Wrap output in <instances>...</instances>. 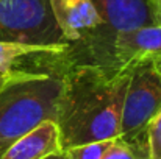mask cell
Returning a JSON list of instances; mask_svg holds the SVG:
<instances>
[{"mask_svg": "<svg viewBox=\"0 0 161 159\" xmlns=\"http://www.w3.org/2000/svg\"><path fill=\"white\" fill-rule=\"evenodd\" d=\"M146 148L149 159H161V111L146 130Z\"/></svg>", "mask_w": 161, "mask_h": 159, "instance_id": "11", "label": "cell"}, {"mask_svg": "<svg viewBox=\"0 0 161 159\" xmlns=\"http://www.w3.org/2000/svg\"><path fill=\"white\" fill-rule=\"evenodd\" d=\"M113 142H114V139L70 147V148L64 150V155L67 159H102L108 151V148L113 145Z\"/></svg>", "mask_w": 161, "mask_h": 159, "instance_id": "10", "label": "cell"}, {"mask_svg": "<svg viewBox=\"0 0 161 159\" xmlns=\"http://www.w3.org/2000/svg\"><path fill=\"white\" fill-rule=\"evenodd\" d=\"M102 159H149L146 140L128 144L117 137L114 139L113 145L108 148V151Z\"/></svg>", "mask_w": 161, "mask_h": 159, "instance_id": "9", "label": "cell"}, {"mask_svg": "<svg viewBox=\"0 0 161 159\" xmlns=\"http://www.w3.org/2000/svg\"><path fill=\"white\" fill-rule=\"evenodd\" d=\"M161 111V70L157 62L133 66L124 95L119 139L128 144L146 140V130Z\"/></svg>", "mask_w": 161, "mask_h": 159, "instance_id": "3", "label": "cell"}, {"mask_svg": "<svg viewBox=\"0 0 161 159\" xmlns=\"http://www.w3.org/2000/svg\"><path fill=\"white\" fill-rule=\"evenodd\" d=\"M0 41L35 45L66 42L47 0H0Z\"/></svg>", "mask_w": 161, "mask_h": 159, "instance_id": "4", "label": "cell"}, {"mask_svg": "<svg viewBox=\"0 0 161 159\" xmlns=\"http://www.w3.org/2000/svg\"><path fill=\"white\" fill-rule=\"evenodd\" d=\"M66 44L67 42L58 45H35L13 41H0V73L9 75L13 70L17 69L22 59H27L31 55L38 53H58L66 47Z\"/></svg>", "mask_w": 161, "mask_h": 159, "instance_id": "8", "label": "cell"}, {"mask_svg": "<svg viewBox=\"0 0 161 159\" xmlns=\"http://www.w3.org/2000/svg\"><path fill=\"white\" fill-rule=\"evenodd\" d=\"M52 17L66 42L78 41L103 25L91 0H47Z\"/></svg>", "mask_w": 161, "mask_h": 159, "instance_id": "6", "label": "cell"}, {"mask_svg": "<svg viewBox=\"0 0 161 159\" xmlns=\"http://www.w3.org/2000/svg\"><path fill=\"white\" fill-rule=\"evenodd\" d=\"M59 151L58 125L55 120H46L19 137L0 159H46Z\"/></svg>", "mask_w": 161, "mask_h": 159, "instance_id": "7", "label": "cell"}, {"mask_svg": "<svg viewBox=\"0 0 161 159\" xmlns=\"http://www.w3.org/2000/svg\"><path fill=\"white\" fill-rule=\"evenodd\" d=\"M5 78H6V75H2V73H0V87H2V84L5 83Z\"/></svg>", "mask_w": 161, "mask_h": 159, "instance_id": "13", "label": "cell"}, {"mask_svg": "<svg viewBox=\"0 0 161 159\" xmlns=\"http://www.w3.org/2000/svg\"><path fill=\"white\" fill-rule=\"evenodd\" d=\"M46 159H67V158H66L64 151H59V153H55V155H52V156H49Z\"/></svg>", "mask_w": 161, "mask_h": 159, "instance_id": "12", "label": "cell"}, {"mask_svg": "<svg viewBox=\"0 0 161 159\" xmlns=\"http://www.w3.org/2000/svg\"><path fill=\"white\" fill-rule=\"evenodd\" d=\"M102 17L103 27L113 31H128L161 24L158 0H91Z\"/></svg>", "mask_w": 161, "mask_h": 159, "instance_id": "5", "label": "cell"}, {"mask_svg": "<svg viewBox=\"0 0 161 159\" xmlns=\"http://www.w3.org/2000/svg\"><path fill=\"white\" fill-rule=\"evenodd\" d=\"M133 66H69L59 69L63 91L56 125L61 151L117 139L124 95Z\"/></svg>", "mask_w": 161, "mask_h": 159, "instance_id": "1", "label": "cell"}, {"mask_svg": "<svg viewBox=\"0 0 161 159\" xmlns=\"http://www.w3.org/2000/svg\"><path fill=\"white\" fill-rule=\"evenodd\" d=\"M63 75L47 67L16 69L0 87V158L24 134L46 120L56 122Z\"/></svg>", "mask_w": 161, "mask_h": 159, "instance_id": "2", "label": "cell"}]
</instances>
